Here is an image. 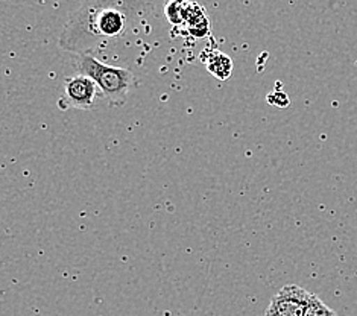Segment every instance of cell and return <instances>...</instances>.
<instances>
[{"label": "cell", "mask_w": 357, "mask_h": 316, "mask_svg": "<svg viewBox=\"0 0 357 316\" xmlns=\"http://www.w3.org/2000/svg\"><path fill=\"white\" fill-rule=\"evenodd\" d=\"M144 8L148 5L109 0L82 3L67 20L59 37V46L67 52L86 55L90 50L121 40L143 15Z\"/></svg>", "instance_id": "6da1fadb"}, {"label": "cell", "mask_w": 357, "mask_h": 316, "mask_svg": "<svg viewBox=\"0 0 357 316\" xmlns=\"http://www.w3.org/2000/svg\"><path fill=\"white\" fill-rule=\"evenodd\" d=\"M75 67L78 75L87 76L98 84L109 107L117 108L126 104L128 93L135 81L131 70L100 63L98 58L91 57L90 54L76 57Z\"/></svg>", "instance_id": "7a4b0ae2"}, {"label": "cell", "mask_w": 357, "mask_h": 316, "mask_svg": "<svg viewBox=\"0 0 357 316\" xmlns=\"http://www.w3.org/2000/svg\"><path fill=\"white\" fill-rule=\"evenodd\" d=\"M312 292L300 286L287 285L272 296L265 316H305Z\"/></svg>", "instance_id": "3957f363"}, {"label": "cell", "mask_w": 357, "mask_h": 316, "mask_svg": "<svg viewBox=\"0 0 357 316\" xmlns=\"http://www.w3.org/2000/svg\"><path fill=\"white\" fill-rule=\"evenodd\" d=\"M98 84L84 75L69 76L64 82V98L59 100L63 108L90 110L96 100Z\"/></svg>", "instance_id": "277c9868"}, {"label": "cell", "mask_w": 357, "mask_h": 316, "mask_svg": "<svg viewBox=\"0 0 357 316\" xmlns=\"http://www.w3.org/2000/svg\"><path fill=\"white\" fill-rule=\"evenodd\" d=\"M206 69L215 76L219 81H227L233 73V59L228 55L219 52V50H211L204 59Z\"/></svg>", "instance_id": "5b68a950"}, {"label": "cell", "mask_w": 357, "mask_h": 316, "mask_svg": "<svg viewBox=\"0 0 357 316\" xmlns=\"http://www.w3.org/2000/svg\"><path fill=\"white\" fill-rule=\"evenodd\" d=\"M305 316H339L335 310H331L330 307L319 300V298L312 294L310 301L307 306V310H305Z\"/></svg>", "instance_id": "8992f818"}, {"label": "cell", "mask_w": 357, "mask_h": 316, "mask_svg": "<svg viewBox=\"0 0 357 316\" xmlns=\"http://www.w3.org/2000/svg\"><path fill=\"white\" fill-rule=\"evenodd\" d=\"M165 13L167 20L178 24V23H184V3L183 2H169L165 8Z\"/></svg>", "instance_id": "52a82bcc"}, {"label": "cell", "mask_w": 357, "mask_h": 316, "mask_svg": "<svg viewBox=\"0 0 357 316\" xmlns=\"http://www.w3.org/2000/svg\"><path fill=\"white\" fill-rule=\"evenodd\" d=\"M271 96H274V98H277V100H274V102H271L272 105H275V107H280V108H284V107H287L289 104H286V102H283V99L284 100H289V98L284 95V93H280V91H275V93H272Z\"/></svg>", "instance_id": "ba28073f"}]
</instances>
